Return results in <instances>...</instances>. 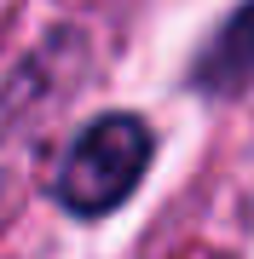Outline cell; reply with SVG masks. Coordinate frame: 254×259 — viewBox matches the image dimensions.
Instances as JSON below:
<instances>
[{
  "label": "cell",
  "mask_w": 254,
  "mask_h": 259,
  "mask_svg": "<svg viewBox=\"0 0 254 259\" xmlns=\"http://www.w3.org/2000/svg\"><path fill=\"white\" fill-rule=\"evenodd\" d=\"M151 127H144L139 115H98L87 121L76 133V144L64 150V161H58L52 173V196L58 207L81 213V219H98V213L122 207L133 185L144 179V167H151Z\"/></svg>",
  "instance_id": "1"
},
{
  "label": "cell",
  "mask_w": 254,
  "mask_h": 259,
  "mask_svg": "<svg viewBox=\"0 0 254 259\" xmlns=\"http://www.w3.org/2000/svg\"><path fill=\"white\" fill-rule=\"evenodd\" d=\"M191 81H197V93H208V98L248 93V81H254V0L237 6L231 18L220 23V35L202 47L197 69H191Z\"/></svg>",
  "instance_id": "2"
}]
</instances>
